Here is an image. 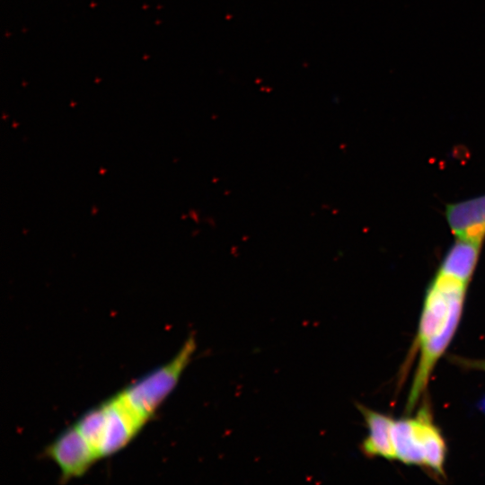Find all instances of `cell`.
<instances>
[{"mask_svg": "<svg viewBox=\"0 0 485 485\" xmlns=\"http://www.w3.org/2000/svg\"><path fill=\"white\" fill-rule=\"evenodd\" d=\"M468 285L436 274L424 297L412 350L419 352V364L407 402L410 411L425 392L431 372L451 342L460 322Z\"/></svg>", "mask_w": 485, "mask_h": 485, "instance_id": "1", "label": "cell"}, {"mask_svg": "<svg viewBox=\"0 0 485 485\" xmlns=\"http://www.w3.org/2000/svg\"><path fill=\"white\" fill-rule=\"evenodd\" d=\"M392 440L396 459L408 465L426 467L445 477V443L427 406L414 418L394 421Z\"/></svg>", "mask_w": 485, "mask_h": 485, "instance_id": "2", "label": "cell"}, {"mask_svg": "<svg viewBox=\"0 0 485 485\" xmlns=\"http://www.w3.org/2000/svg\"><path fill=\"white\" fill-rule=\"evenodd\" d=\"M196 348V339L191 334L172 360L131 384L120 392L145 422L175 388Z\"/></svg>", "mask_w": 485, "mask_h": 485, "instance_id": "3", "label": "cell"}, {"mask_svg": "<svg viewBox=\"0 0 485 485\" xmlns=\"http://www.w3.org/2000/svg\"><path fill=\"white\" fill-rule=\"evenodd\" d=\"M99 456H110L125 447L145 425V421L121 393L106 401Z\"/></svg>", "mask_w": 485, "mask_h": 485, "instance_id": "4", "label": "cell"}, {"mask_svg": "<svg viewBox=\"0 0 485 485\" xmlns=\"http://www.w3.org/2000/svg\"><path fill=\"white\" fill-rule=\"evenodd\" d=\"M46 454L57 463L64 481L84 475L100 458L75 426L60 434L48 446Z\"/></svg>", "mask_w": 485, "mask_h": 485, "instance_id": "5", "label": "cell"}, {"mask_svg": "<svg viewBox=\"0 0 485 485\" xmlns=\"http://www.w3.org/2000/svg\"><path fill=\"white\" fill-rule=\"evenodd\" d=\"M445 218L455 238L483 242L485 238V194L448 204Z\"/></svg>", "mask_w": 485, "mask_h": 485, "instance_id": "6", "label": "cell"}, {"mask_svg": "<svg viewBox=\"0 0 485 485\" xmlns=\"http://www.w3.org/2000/svg\"><path fill=\"white\" fill-rule=\"evenodd\" d=\"M357 408L364 417L368 433L360 445L366 457H383L395 460L396 453L392 440L394 419L357 403Z\"/></svg>", "mask_w": 485, "mask_h": 485, "instance_id": "7", "label": "cell"}, {"mask_svg": "<svg viewBox=\"0 0 485 485\" xmlns=\"http://www.w3.org/2000/svg\"><path fill=\"white\" fill-rule=\"evenodd\" d=\"M481 241L456 238L436 274L469 285L480 257Z\"/></svg>", "mask_w": 485, "mask_h": 485, "instance_id": "8", "label": "cell"}, {"mask_svg": "<svg viewBox=\"0 0 485 485\" xmlns=\"http://www.w3.org/2000/svg\"><path fill=\"white\" fill-rule=\"evenodd\" d=\"M103 421L104 407L101 404L87 411L75 425L87 442L93 447L98 455Z\"/></svg>", "mask_w": 485, "mask_h": 485, "instance_id": "9", "label": "cell"}]
</instances>
